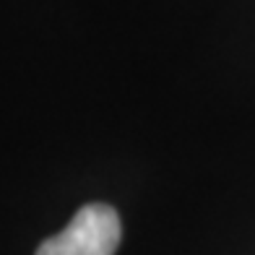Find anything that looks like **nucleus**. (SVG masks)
<instances>
[{"instance_id":"nucleus-1","label":"nucleus","mask_w":255,"mask_h":255,"mask_svg":"<svg viewBox=\"0 0 255 255\" xmlns=\"http://www.w3.org/2000/svg\"><path fill=\"white\" fill-rule=\"evenodd\" d=\"M120 235L118 211L107 203H89L78 208L60 235L44 240L37 255H115Z\"/></svg>"}]
</instances>
